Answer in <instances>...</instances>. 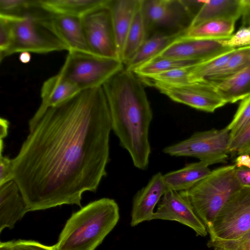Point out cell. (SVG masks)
<instances>
[{
  "instance_id": "1",
  "label": "cell",
  "mask_w": 250,
  "mask_h": 250,
  "mask_svg": "<svg viewBox=\"0 0 250 250\" xmlns=\"http://www.w3.org/2000/svg\"><path fill=\"white\" fill-rule=\"evenodd\" d=\"M12 159L13 180L29 211L81 206L106 176L111 121L102 86L82 90L28 121Z\"/></svg>"
},
{
  "instance_id": "2",
  "label": "cell",
  "mask_w": 250,
  "mask_h": 250,
  "mask_svg": "<svg viewBox=\"0 0 250 250\" xmlns=\"http://www.w3.org/2000/svg\"><path fill=\"white\" fill-rule=\"evenodd\" d=\"M108 103L112 130L129 153L135 167L147 169L151 153L149 139L153 112L144 83L125 67L102 85Z\"/></svg>"
},
{
  "instance_id": "3",
  "label": "cell",
  "mask_w": 250,
  "mask_h": 250,
  "mask_svg": "<svg viewBox=\"0 0 250 250\" xmlns=\"http://www.w3.org/2000/svg\"><path fill=\"white\" fill-rule=\"evenodd\" d=\"M119 218V208L114 199L92 202L72 214L53 246L56 250H95Z\"/></svg>"
},
{
  "instance_id": "4",
  "label": "cell",
  "mask_w": 250,
  "mask_h": 250,
  "mask_svg": "<svg viewBox=\"0 0 250 250\" xmlns=\"http://www.w3.org/2000/svg\"><path fill=\"white\" fill-rule=\"evenodd\" d=\"M236 168L234 164L218 167L188 190L181 192L207 230L225 204L242 187L236 176Z\"/></svg>"
},
{
  "instance_id": "5",
  "label": "cell",
  "mask_w": 250,
  "mask_h": 250,
  "mask_svg": "<svg viewBox=\"0 0 250 250\" xmlns=\"http://www.w3.org/2000/svg\"><path fill=\"white\" fill-rule=\"evenodd\" d=\"M51 15L41 7L37 0L36 4L23 17H14L10 55L22 52L43 54L69 51L68 46L53 29Z\"/></svg>"
},
{
  "instance_id": "6",
  "label": "cell",
  "mask_w": 250,
  "mask_h": 250,
  "mask_svg": "<svg viewBox=\"0 0 250 250\" xmlns=\"http://www.w3.org/2000/svg\"><path fill=\"white\" fill-rule=\"evenodd\" d=\"M204 0H142L147 38L157 34L185 33Z\"/></svg>"
},
{
  "instance_id": "7",
  "label": "cell",
  "mask_w": 250,
  "mask_h": 250,
  "mask_svg": "<svg viewBox=\"0 0 250 250\" xmlns=\"http://www.w3.org/2000/svg\"><path fill=\"white\" fill-rule=\"evenodd\" d=\"M124 68V63L118 59L72 50L68 51L58 74L82 90L102 86Z\"/></svg>"
},
{
  "instance_id": "8",
  "label": "cell",
  "mask_w": 250,
  "mask_h": 250,
  "mask_svg": "<svg viewBox=\"0 0 250 250\" xmlns=\"http://www.w3.org/2000/svg\"><path fill=\"white\" fill-rule=\"evenodd\" d=\"M230 141V131L227 126L212 128L196 132L184 140L166 146L163 152L173 157L195 158L210 166L227 162Z\"/></svg>"
},
{
  "instance_id": "9",
  "label": "cell",
  "mask_w": 250,
  "mask_h": 250,
  "mask_svg": "<svg viewBox=\"0 0 250 250\" xmlns=\"http://www.w3.org/2000/svg\"><path fill=\"white\" fill-rule=\"evenodd\" d=\"M250 230V187H242L227 201L208 230L211 241L238 238Z\"/></svg>"
},
{
  "instance_id": "10",
  "label": "cell",
  "mask_w": 250,
  "mask_h": 250,
  "mask_svg": "<svg viewBox=\"0 0 250 250\" xmlns=\"http://www.w3.org/2000/svg\"><path fill=\"white\" fill-rule=\"evenodd\" d=\"M148 85L156 88L175 102L206 112L213 113L227 104L215 85L206 80L182 84L154 82Z\"/></svg>"
},
{
  "instance_id": "11",
  "label": "cell",
  "mask_w": 250,
  "mask_h": 250,
  "mask_svg": "<svg viewBox=\"0 0 250 250\" xmlns=\"http://www.w3.org/2000/svg\"><path fill=\"white\" fill-rule=\"evenodd\" d=\"M109 3L89 12L81 18V21L90 52L99 56L120 60Z\"/></svg>"
},
{
  "instance_id": "12",
  "label": "cell",
  "mask_w": 250,
  "mask_h": 250,
  "mask_svg": "<svg viewBox=\"0 0 250 250\" xmlns=\"http://www.w3.org/2000/svg\"><path fill=\"white\" fill-rule=\"evenodd\" d=\"M232 49L225 46L222 40L191 38L184 34L153 58H170L201 62Z\"/></svg>"
},
{
  "instance_id": "13",
  "label": "cell",
  "mask_w": 250,
  "mask_h": 250,
  "mask_svg": "<svg viewBox=\"0 0 250 250\" xmlns=\"http://www.w3.org/2000/svg\"><path fill=\"white\" fill-rule=\"evenodd\" d=\"M154 219L178 222L190 228L197 235L204 237L208 233L206 227L181 192L168 190L165 193L154 212Z\"/></svg>"
},
{
  "instance_id": "14",
  "label": "cell",
  "mask_w": 250,
  "mask_h": 250,
  "mask_svg": "<svg viewBox=\"0 0 250 250\" xmlns=\"http://www.w3.org/2000/svg\"><path fill=\"white\" fill-rule=\"evenodd\" d=\"M168 190L163 174L160 172L154 174L147 184L134 196L131 211V227L153 220L154 208Z\"/></svg>"
},
{
  "instance_id": "15",
  "label": "cell",
  "mask_w": 250,
  "mask_h": 250,
  "mask_svg": "<svg viewBox=\"0 0 250 250\" xmlns=\"http://www.w3.org/2000/svg\"><path fill=\"white\" fill-rule=\"evenodd\" d=\"M29 211L20 189L14 180L0 186V232L12 229Z\"/></svg>"
},
{
  "instance_id": "16",
  "label": "cell",
  "mask_w": 250,
  "mask_h": 250,
  "mask_svg": "<svg viewBox=\"0 0 250 250\" xmlns=\"http://www.w3.org/2000/svg\"><path fill=\"white\" fill-rule=\"evenodd\" d=\"M50 19L54 30L68 46L69 51L92 53L86 41L81 18L51 14Z\"/></svg>"
},
{
  "instance_id": "17",
  "label": "cell",
  "mask_w": 250,
  "mask_h": 250,
  "mask_svg": "<svg viewBox=\"0 0 250 250\" xmlns=\"http://www.w3.org/2000/svg\"><path fill=\"white\" fill-rule=\"evenodd\" d=\"M81 90L58 74L46 80L41 91V104L30 120L39 118L49 107L55 106L74 96Z\"/></svg>"
},
{
  "instance_id": "18",
  "label": "cell",
  "mask_w": 250,
  "mask_h": 250,
  "mask_svg": "<svg viewBox=\"0 0 250 250\" xmlns=\"http://www.w3.org/2000/svg\"><path fill=\"white\" fill-rule=\"evenodd\" d=\"M141 0H111L109 4L120 60L127 35Z\"/></svg>"
},
{
  "instance_id": "19",
  "label": "cell",
  "mask_w": 250,
  "mask_h": 250,
  "mask_svg": "<svg viewBox=\"0 0 250 250\" xmlns=\"http://www.w3.org/2000/svg\"><path fill=\"white\" fill-rule=\"evenodd\" d=\"M209 166L200 161L187 164L180 169L163 174V179L168 190L186 191L211 172Z\"/></svg>"
},
{
  "instance_id": "20",
  "label": "cell",
  "mask_w": 250,
  "mask_h": 250,
  "mask_svg": "<svg viewBox=\"0 0 250 250\" xmlns=\"http://www.w3.org/2000/svg\"><path fill=\"white\" fill-rule=\"evenodd\" d=\"M242 0H205L193 18L189 28L204 22L215 19L236 21L242 16Z\"/></svg>"
},
{
  "instance_id": "21",
  "label": "cell",
  "mask_w": 250,
  "mask_h": 250,
  "mask_svg": "<svg viewBox=\"0 0 250 250\" xmlns=\"http://www.w3.org/2000/svg\"><path fill=\"white\" fill-rule=\"evenodd\" d=\"M46 11L57 15L82 18L89 12L107 5L110 0H38Z\"/></svg>"
},
{
  "instance_id": "22",
  "label": "cell",
  "mask_w": 250,
  "mask_h": 250,
  "mask_svg": "<svg viewBox=\"0 0 250 250\" xmlns=\"http://www.w3.org/2000/svg\"><path fill=\"white\" fill-rule=\"evenodd\" d=\"M214 85L227 104L244 100L250 95V64L238 73Z\"/></svg>"
},
{
  "instance_id": "23",
  "label": "cell",
  "mask_w": 250,
  "mask_h": 250,
  "mask_svg": "<svg viewBox=\"0 0 250 250\" xmlns=\"http://www.w3.org/2000/svg\"><path fill=\"white\" fill-rule=\"evenodd\" d=\"M185 33L174 35L157 34L149 37L143 43L128 63L125 66V68L132 71L153 58L174 40Z\"/></svg>"
},
{
  "instance_id": "24",
  "label": "cell",
  "mask_w": 250,
  "mask_h": 250,
  "mask_svg": "<svg viewBox=\"0 0 250 250\" xmlns=\"http://www.w3.org/2000/svg\"><path fill=\"white\" fill-rule=\"evenodd\" d=\"M141 0L128 31L122 51L120 60L125 66L128 63L147 39L146 27L141 7Z\"/></svg>"
},
{
  "instance_id": "25",
  "label": "cell",
  "mask_w": 250,
  "mask_h": 250,
  "mask_svg": "<svg viewBox=\"0 0 250 250\" xmlns=\"http://www.w3.org/2000/svg\"><path fill=\"white\" fill-rule=\"evenodd\" d=\"M235 21L215 19L189 28L185 36L196 38L223 40L229 38L234 30Z\"/></svg>"
},
{
  "instance_id": "26",
  "label": "cell",
  "mask_w": 250,
  "mask_h": 250,
  "mask_svg": "<svg viewBox=\"0 0 250 250\" xmlns=\"http://www.w3.org/2000/svg\"><path fill=\"white\" fill-rule=\"evenodd\" d=\"M196 61L170 58L155 57L141 64L133 72L139 78H143L172 69L195 65Z\"/></svg>"
},
{
  "instance_id": "27",
  "label": "cell",
  "mask_w": 250,
  "mask_h": 250,
  "mask_svg": "<svg viewBox=\"0 0 250 250\" xmlns=\"http://www.w3.org/2000/svg\"><path fill=\"white\" fill-rule=\"evenodd\" d=\"M250 64V46L235 48L223 68L206 80L216 84L228 79Z\"/></svg>"
},
{
  "instance_id": "28",
  "label": "cell",
  "mask_w": 250,
  "mask_h": 250,
  "mask_svg": "<svg viewBox=\"0 0 250 250\" xmlns=\"http://www.w3.org/2000/svg\"><path fill=\"white\" fill-rule=\"evenodd\" d=\"M234 49L194 65L189 74V81L207 80L217 73L227 63Z\"/></svg>"
},
{
  "instance_id": "29",
  "label": "cell",
  "mask_w": 250,
  "mask_h": 250,
  "mask_svg": "<svg viewBox=\"0 0 250 250\" xmlns=\"http://www.w3.org/2000/svg\"><path fill=\"white\" fill-rule=\"evenodd\" d=\"M194 65L176 68L149 76L140 78L145 84L157 82L168 84H182L190 82L188 76Z\"/></svg>"
},
{
  "instance_id": "30",
  "label": "cell",
  "mask_w": 250,
  "mask_h": 250,
  "mask_svg": "<svg viewBox=\"0 0 250 250\" xmlns=\"http://www.w3.org/2000/svg\"><path fill=\"white\" fill-rule=\"evenodd\" d=\"M250 123V95L242 100L232 120L227 126L231 140L237 136Z\"/></svg>"
},
{
  "instance_id": "31",
  "label": "cell",
  "mask_w": 250,
  "mask_h": 250,
  "mask_svg": "<svg viewBox=\"0 0 250 250\" xmlns=\"http://www.w3.org/2000/svg\"><path fill=\"white\" fill-rule=\"evenodd\" d=\"M14 17L0 15V61L10 55L13 42Z\"/></svg>"
},
{
  "instance_id": "32",
  "label": "cell",
  "mask_w": 250,
  "mask_h": 250,
  "mask_svg": "<svg viewBox=\"0 0 250 250\" xmlns=\"http://www.w3.org/2000/svg\"><path fill=\"white\" fill-rule=\"evenodd\" d=\"M36 3L34 0H0V15L22 17Z\"/></svg>"
},
{
  "instance_id": "33",
  "label": "cell",
  "mask_w": 250,
  "mask_h": 250,
  "mask_svg": "<svg viewBox=\"0 0 250 250\" xmlns=\"http://www.w3.org/2000/svg\"><path fill=\"white\" fill-rule=\"evenodd\" d=\"M208 246L214 250H250V230L240 237L228 240H209Z\"/></svg>"
},
{
  "instance_id": "34",
  "label": "cell",
  "mask_w": 250,
  "mask_h": 250,
  "mask_svg": "<svg viewBox=\"0 0 250 250\" xmlns=\"http://www.w3.org/2000/svg\"><path fill=\"white\" fill-rule=\"evenodd\" d=\"M250 153V123L237 136L232 139L229 153L232 156Z\"/></svg>"
},
{
  "instance_id": "35",
  "label": "cell",
  "mask_w": 250,
  "mask_h": 250,
  "mask_svg": "<svg viewBox=\"0 0 250 250\" xmlns=\"http://www.w3.org/2000/svg\"><path fill=\"white\" fill-rule=\"evenodd\" d=\"M0 250H56L53 246H48L33 240H18L0 242Z\"/></svg>"
},
{
  "instance_id": "36",
  "label": "cell",
  "mask_w": 250,
  "mask_h": 250,
  "mask_svg": "<svg viewBox=\"0 0 250 250\" xmlns=\"http://www.w3.org/2000/svg\"><path fill=\"white\" fill-rule=\"evenodd\" d=\"M223 44L230 48L250 46V24L241 26L234 34L227 39L223 40Z\"/></svg>"
},
{
  "instance_id": "37",
  "label": "cell",
  "mask_w": 250,
  "mask_h": 250,
  "mask_svg": "<svg viewBox=\"0 0 250 250\" xmlns=\"http://www.w3.org/2000/svg\"><path fill=\"white\" fill-rule=\"evenodd\" d=\"M4 138L0 137V186L13 180L14 178L12 159L2 154Z\"/></svg>"
},
{
  "instance_id": "38",
  "label": "cell",
  "mask_w": 250,
  "mask_h": 250,
  "mask_svg": "<svg viewBox=\"0 0 250 250\" xmlns=\"http://www.w3.org/2000/svg\"><path fill=\"white\" fill-rule=\"evenodd\" d=\"M235 174L242 187H250V168L236 167Z\"/></svg>"
},
{
  "instance_id": "39",
  "label": "cell",
  "mask_w": 250,
  "mask_h": 250,
  "mask_svg": "<svg viewBox=\"0 0 250 250\" xmlns=\"http://www.w3.org/2000/svg\"><path fill=\"white\" fill-rule=\"evenodd\" d=\"M234 165L237 168L246 167L250 168V154H240L234 160Z\"/></svg>"
},
{
  "instance_id": "40",
  "label": "cell",
  "mask_w": 250,
  "mask_h": 250,
  "mask_svg": "<svg viewBox=\"0 0 250 250\" xmlns=\"http://www.w3.org/2000/svg\"><path fill=\"white\" fill-rule=\"evenodd\" d=\"M244 8L242 14V25L250 24V0H242Z\"/></svg>"
},
{
  "instance_id": "41",
  "label": "cell",
  "mask_w": 250,
  "mask_h": 250,
  "mask_svg": "<svg viewBox=\"0 0 250 250\" xmlns=\"http://www.w3.org/2000/svg\"><path fill=\"white\" fill-rule=\"evenodd\" d=\"M31 58V56L29 52H22L20 53L19 60L21 62L27 63L30 61Z\"/></svg>"
},
{
  "instance_id": "42",
  "label": "cell",
  "mask_w": 250,
  "mask_h": 250,
  "mask_svg": "<svg viewBox=\"0 0 250 250\" xmlns=\"http://www.w3.org/2000/svg\"><path fill=\"white\" fill-rule=\"evenodd\" d=\"M249 154H250V153H249Z\"/></svg>"
}]
</instances>
